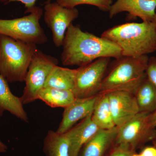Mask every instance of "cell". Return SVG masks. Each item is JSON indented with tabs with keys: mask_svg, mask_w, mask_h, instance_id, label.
<instances>
[{
	"mask_svg": "<svg viewBox=\"0 0 156 156\" xmlns=\"http://www.w3.org/2000/svg\"><path fill=\"white\" fill-rule=\"evenodd\" d=\"M62 63L64 66H83L103 57H122L119 46L107 39L84 31L80 27L72 23L65 36Z\"/></svg>",
	"mask_w": 156,
	"mask_h": 156,
	"instance_id": "obj_1",
	"label": "cell"
},
{
	"mask_svg": "<svg viewBox=\"0 0 156 156\" xmlns=\"http://www.w3.org/2000/svg\"><path fill=\"white\" fill-rule=\"evenodd\" d=\"M102 37L119 46L122 56L139 57L156 51L154 22L127 23L104 31Z\"/></svg>",
	"mask_w": 156,
	"mask_h": 156,
	"instance_id": "obj_2",
	"label": "cell"
},
{
	"mask_svg": "<svg viewBox=\"0 0 156 156\" xmlns=\"http://www.w3.org/2000/svg\"><path fill=\"white\" fill-rule=\"evenodd\" d=\"M149 57L122 56L115 59L105 76L100 93L125 91L134 94L146 78L145 71Z\"/></svg>",
	"mask_w": 156,
	"mask_h": 156,
	"instance_id": "obj_3",
	"label": "cell"
},
{
	"mask_svg": "<svg viewBox=\"0 0 156 156\" xmlns=\"http://www.w3.org/2000/svg\"><path fill=\"white\" fill-rule=\"evenodd\" d=\"M37 45L0 34V75L8 83L24 82Z\"/></svg>",
	"mask_w": 156,
	"mask_h": 156,
	"instance_id": "obj_4",
	"label": "cell"
},
{
	"mask_svg": "<svg viewBox=\"0 0 156 156\" xmlns=\"http://www.w3.org/2000/svg\"><path fill=\"white\" fill-rule=\"evenodd\" d=\"M26 12L29 14L15 19H0V34L36 45L44 44L48 37L40 23L43 10L35 6Z\"/></svg>",
	"mask_w": 156,
	"mask_h": 156,
	"instance_id": "obj_5",
	"label": "cell"
},
{
	"mask_svg": "<svg viewBox=\"0 0 156 156\" xmlns=\"http://www.w3.org/2000/svg\"><path fill=\"white\" fill-rule=\"evenodd\" d=\"M58 63L57 58L47 55L38 49L36 51L24 81L25 87L21 97L23 105L37 100L39 92L44 88L50 74Z\"/></svg>",
	"mask_w": 156,
	"mask_h": 156,
	"instance_id": "obj_6",
	"label": "cell"
},
{
	"mask_svg": "<svg viewBox=\"0 0 156 156\" xmlns=\"http://www.w3.org/2000/svg\"><path fill=\"white\" fill-rule=\"evenodd\" d=\"M110 58L103 57L77 68L73 92L76 98H87L99 94Z\"/></svg>",
	"mask_w": 156,
	"mask_h": 156,
	"instance_id": "obj_7",
	"label": "cell"
},
{
	"mask_svg": "<svg viewBox=\"0 0 156 156\" xmlns=\"http://www.w3.org/2000/svg\"><path fill=\"white\" fill-rule=\"evenodd\" d=\"M151 113L139 112L126 124L118 128L115 142L126 144L133 150L136 147L156 138V128L151 126Z\"/></svg>",
	"mask_w": 156,
	"mask_h": 156,
	"instance_id": "obj_8",
	"label": "cell"
},
{
	"mask_svg": "<svg viewBox=\"0 0 156 156\" xmlns=\"http://www.w3.org/2000/svg\"><path fill=\"white\" fill-rule=\"evenodd\" d=\"M44 9V20L52 33L53 43L56 47H61L68 28L79 17V11L50 1L46 3Z\"/></svg>",
	"mask_w": 156,
	"mask_h": 156,
	"instance_id": "obj_9",
	"label": "cell"
},
{
	"mask_svg": "<svg viewBox=\"0 0 156 156\" xmlns=\"http://www.w3.org/2000/svg\"><path fill=\"white\" fill-rule=\"evenodd\" d=\"M107 93L115 124L118 128L126 124L139 112L133 93L121 90Z\"/></svg>",
	"mask_w": 156,
	"mask_h": 156,
	"instance_id": "obj_10",
	"label": "cell"
},
{
	"mask_svg": "<svg viewBox=\"0 0 156 156\" xmlns=\"http://www.w3.org/2000/svg\"><path fill=\"white\" fill-rule=\"evenodd\" d=\"M156 0H117L112 5L109 16L112 18L121 12H128L131 17H139L144 22H153Z\"/></svg>",
	"mask_w": 156,
	"mask_h": 156,
	"instance_id": "obj_11",
	"label": "cell"
},
{
	"mask_svg": "<svg viewBox=\"0 0 156 156\" xmlns=\"http://www.w3.org/2000/svg\"><path fill=\"white\" fill-rule=\"evenodd\" d=\"M97 95L87 98H76L64 108L62 119L56 132L60 134L66 133L79 121L92 114Z\"/></svg>",
	"mask_w": 156,
	"mask_h": 156,
	"instance_id": "obj_12",
	"label": "cell"
},
{
	"mask_svg": "<svg viewBox=\"0 0 156 156\" xmlns=\"http://www.w3.org/2000/svg\"><path fill=\"white\" fill-rule=\"evenodd\" d=\"M92 115L66 132L69 142L70 156H79L83 147L99 130Z\"/></svg>",
	"mask_w": 156,
	"mask_h": 156,
	"instance_id": "obj_13",
	"label": "cell"
},
{
	"mask_svg": "<svg viewBox=\"0 0 156 156\" xmlns=\"http://www.w3.org/2000/svg\"><path fill=\"white\" fill-rule=\"evenodd\" d=\"M23 105L21 97L13 94L8 82L0 75V118L7 111L21 121L28 122V115Z\"/></svg>",
	"mask_w": 156,
	"mask_h": 156,
	"instance_id": "obj_14",
	"label": "cell"
},
{
	"mask_svg": "<svg viewBox=\"0 0 156 156\" xmlns=\"http://www.w3.org/2000/svg\"><path fill=\"white\" fill-rule=\"evenodd\" d=\"M118 128L99 129L82 148L81 156H103L113 143L115 142Z\"/></svg>",
	"mask_w": 156,
	"mask_h": 156,
	"instance_id": "obj_15",
	"label": "cell"
},
{
	"mask_svg": "<svg viewBox=\"0 0 156 156\" xmlns=\"http://www.w3.org/2000/svg\"><path fill=\"white\" fill-rule=\"evenodd\" d=\"M92 119L99 129L109 130L116 127L112 115L107 93H101L97 95Z\"/></svg>",
	"mask_w": 156,
	"mask_h": 156,
	"instance_id": "obj_16",
	"label": "cell"
},
{
	"mask_svg": "<svg viewBox=\"0 0 156 156\" xmlns=\"http://www.w3.org/2000/svg\"><path fill=\"white\" fill-rule=\"evenodd\" d=\"M76 98L73 91L51 87L43 88L37 97V99L42 101L51 107L63 108L72 103Z\"/></svg>",
	"mask_w": 156,
	"mask_h": 156,
	"instance_id": "obj_17",
	"label": "cell"
},
{
	"mask_svg": "<svg viewBox=\"0 0 156 156\" xmlns=\"http://www.w3.org/2000/svg\"><path fill=\"white\" fill-rule=\"evenodd\" d=\"M44 151L46 156H70L69 142L66 133L48 131L44 140Z\"/></svg>",
	"mask_w": 156,
	"mask_h": 156,
	"instance_id": "obj_18",
	"label": "cell"
},
{
	"mask_svg": "<svg viewBox=\"0 0 156 156\" xmlns=\"http://www.w3.org/2000/svg\"><path fill=\"white\" fill-rule=\"evenodd\" d=\"M77 69H70L56 66L48 78L44 87L73 91Z\"/></svg>",
	"mask_w": 156,
	"mask_h": 156,
	"instance_id": "obj_19",
	"label": "cell"
},
{
	"mask_svg": "<svg viewBox=\"0 0 156 156\" xmlns=\"http://www.w3.org/2000/svg\"><path fill=\"white\" fill-rule=\"evenodd\" d=\"M139 112L152 113L156 110V87L146 78L134 93Z\"/></svg>",
	"mask_w": 156,
	"mask_h": 156,
	"instance_id": "obj_20",
	"label": "cell"
},
{
	"mask_svg": "<svg viewBox=\"0 0 156 156\" xmlns=\"http://www.w3.org/2000/svg\"><path fill=\"white\" fill-rule=\"evenodd\" d=\"M113 0H56V2L65 8L73 9L81 5L95 6L99 10L109 11L113 4Z\"/></svg>",
	"mask_w": 156,
	"mask_h": 156,
	"instance_id": "obj_21",
	"label": "cell"
},
{
	"mask_svg": "<svg viewBox=\"0 0 156 156\" xmlns=\"http://www.w3.org/2000/svg\"><path fill=\"white\" fill-rule=\"evenodd\" d=\"M146 77L156 87V57L149 58L145 71Z\"/></svg>",
	"mask_w": 156,
	"mask_h": 156,
	"instance_id": "obj_22",
	"label": "cell"
},
{
	"mask_svg": "<svg viewBox=\"0 0 156 156\" xmlns=\"http://www.w3.org/2000/svg\"><path fill=\"white\" fill-rule=\"evenodd\" d=\"M117 147L108 156H131L134 150L126 144H117Z\"/></svg>",
	"mask_w": 156,
	"mask_h": 156,
	"instance_id": "obj_23",
	"label": "cell"
},
{
	"mask_svg": "<svg viewBox=\"0 0 156 156\" xmlns=\"http://www.w3.org/2000/svg\"><path fill=\"white\" fill-rule=\"evenodd\" d=\"M37 0H5L4 2L6 3L11 2H20L24 5L27 8L26 11L30 10L35 6L36 2Z\"/></svg>",
	"mask_w": 156,
	"mask_h": 156,
	"instance_id": "obj_24",
	"label": "cell"
},
{
	"mask_svg": "<svg viewBox=\"0 0 156 156\" xmlns=\"http://www.w3.org/2000/svg\"><path fill=\"white\" fill-rule=\"evenodd\" d=\"M143 156H156V147H147L140 153Z\"/></svg>",
	"mask_w": 156,
	"mask_h": 156,
	"instance_id": "obj_25",
	"label": "cell"
},
{
	"mask_svg": "<svg viewBox=\"0 0 156 156\" xmlns=\"http://www.w3.org/2000/svg\"><path fill=\"white\" fill-rule=\"evenodd\" d=\"M149 122L152 127L156 128V110L150 114L149 116Z\"/></svg>",
	"mask_w": 156,
	"mask_h": 156,
	"instance_id": "obj_26",
	"label": "cell"
},
{
	"mask_svg": "<svg viewBox=\"0 0 156 156\" xmlns=\"http://www.w3.org/2000/svg\"><path fill=\"white\" fill-rule=\"evenodd\" d=\"M8 149L7 146L0 140V154L6 152Z\"/></svg>",
	"mask_w": 156,
	"mask_h": 156,
	"instance_id": "obj_27",
	"label": "cell"
},
{
	"mask_svg": "<svg viewBox=\"0 0 156 156\" xmlns=\"http://www.w3.org/2000/svg\"><path fill=\"white\" fill-rule=\"evenodd\" d=\"M143 156L140 154H135L134 153L132 155V156Z\"/></svg>",
	"mask_w": 156,
	"mask_h": 156,
	"instance_id": "obj_28",
	"label": "cell"
},
{
	"mask_svg": "<svg viewBox=\"0 0 156 156\" xmlns=\"http://www.w3.org/2000/svg\"><path fill=\"white\" fill-rule=\"evenodd\" d=\"M153 22H154V23H155L156 26V13L155 15L154 18Z\"/></svg>",
	"mask_w": 156,
	"mask_h": 156,
	"instance_id": "obj_29",
	"label": "cell"
},
{
	"mask_svg": "<svg viewBox=\"0 0 156 156\" xmlns=\"http://www.w3.org/2000/svg\"><path fill=\"white\" fill-rule=\"evenodd\" d=\"M4 1H5V0H0V1H1V2H4Z\"/></svg>",
	"mask_w": 156,
	"mask_h": 156,
	"instance_id": "obj_30",
	"label": "cell"
},
{
	"mask_svg": "<svg viewBox=\"0 0 156 156\" xmlns=\"http://www.w3.org/2000/svg\"></svg>",
	"mask_w": 156,
	"mask_h": 156,
	"instance_id": "obj_31",
	"label": "cell"
}]
</instances>
